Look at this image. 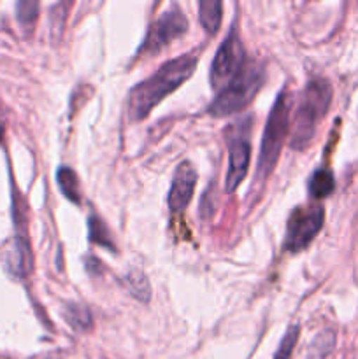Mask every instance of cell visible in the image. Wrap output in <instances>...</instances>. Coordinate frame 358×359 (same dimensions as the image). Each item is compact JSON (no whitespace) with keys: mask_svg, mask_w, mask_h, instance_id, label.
Segmentation results:
<instances>
[{"mask_svg":"<svg viewBox=\"0 0 358 359\" xmlns=\"http://www.w3.org/2000/svg\"><path fill=\"white\" fill-rule=\"evenodd\" d=\"M199 56L188 53L179 58L164 63L157 72L146 81L132 88L128 95V116L132 121L146 118L165 97L174 93L185 81L195 72Z\"/></svg>","mask_w":358,"mask_h":359,"instance_id":"1","label":"cell"},{"mask_svg":"<svg viewBox=\"0 0 358 359\" xmlns=\"http://www.w3.org/2000/svg\"><path fill=\"white\" fill-rule=\"evenodd\" d=\"M332 86L325 77H312L302 93L295 116L291 118V147L305 149L314 137L316 128L332 104Z\"/></svg>","mask_w":358,"mask_h":359,"instance_id":"2","label":"cell"},{"mask_svg":"<svg viewBox=\"0 0 358 359\" xmlns=\"http://www.w3.org/2000/svg\"><path fill=\"white\" fill-rule=\"evenodd\" d=\"M291 105H293V93H290L288 88H283V91L276 97V102L267 118L262 147H260L258 167H256V182L265 181L279 160L284 140L290 133Z\"/></svg>","mask_w":358,"mask_h":359,"instance_id":"3","label":"cell"},{"mask_svg":"<svg viewBox=\"0 0 358 359\" xmlns=\"http://www.w3.org/2000/svg\"><path fill=\"white\" fill-rule=\"evenodd\" d=\"M263 84V69L260 63L253 60H246L234 79L218 93L213 104L209 105V114L221 118L230 116L234 112H241L248 107L255 95L258 93Z\"/></svg>","mask_w":358,"mask_h":359,"instance_id":"4","label":"cell"},{"mask_svg":"<svg viewBox=\"0 0 358 359\" xmlns=\"http://www.w3.org/2000/svg\"><path fill=\"white\" fill-rule=\"evenodd\" d=\"M325 223V210L321 205L297 207L288 217L284 249L291 255L304 251Z\"/></svg>","mask_w":358,"mask_h":359,"instance_id":"5","label":"cell"},{"mask_svg":"<svg viewBox=\"0 0 358 359\" xmlns=\"http://www.w3.org/2000/svg\"><path fill=\"white\" fill-rule=\"evenodd\" d=\"M244 62V46H242L237 27L234 25L230 34L227 35L223 44L218 48L216 55H214L213 65H211V86L214 90H218V88L223 90L234 79L235 74L241 70Z\"/></svg>","mask_w":358,"mask_h":359,"instance_id":"6","label":"cell"},{"mask_svg":"<svg viewBox=\"0 0 358 359\" xmlns=\"http://www.w3.org/2000/svg\"><path fill=\"white\" fill-rule=\"evenodd\" d=\"M186 30H188V20L183 14V11L179 7H171L151 25L139 53L140 55H144V53L157 55L158 51H161L172 41L183 37Z\"/></svg>","mask_w":358,"mask_h":359,"instance_id":"7","label":"cell"},{"mask_svg":"<svg viewBox=\"0 0 358 359\" xmlns=\"http://www.w3.org/2000/svg\"><path fill=\"white\" fill-rule=\"evenodd\" d=\"M197 184V170L190 161H183L175 170L172 179L171 191H168V207L172 212H183L192 202L193 191Z\"/></svg>","mask_w":358,"mask_h":359,"instance_id":"8","label":"cell"},{"mask_svg":"<svg viewBox=\"0 0 358 359\" xmlns=\"http://www.w3.org/2000/svg\"><path fill=\"white\" fill-rule=\"evenodd\" d=\"M249 154H251V147L246 139L235 137L228 142V172L227 184H225L228 193L235 191L248 174Z\"/></svg>","mask_w":358,"mask_h":359,"instance_id":"9","label":"cell"},{"mask_svg":"<svg viewBox=\"0 0 358 359\" xmlns=\"http://www.w3.org/2000/svg\"><path fill=\"white\" fill-rule=\"evenodd\" d=\"M56 181H58L60 191L63 193L67 200L72 203H81V188H79V179L77 174L69 167H60L56 172Z\"/></svg>","mask_w":358,"mask_h":359,"instance_id":"10","label":"cell"},{"mask_svg":"<svg viewBox=\"0 0 358 359\" xmlns=\"http://www.w3.org/2000/svg\"><path fill=\"white\" fill-rule=\"evenodd\" d=\"M199 16L204 30L207 34L214 35L220 28L221 16H223V4L221 2H200L199 4Z\"/></svg>","mask_w":358,"mask_h":359,"instance_id":"11","label":"cell"},{"mask_svg":"<svg viewBox=\"0 0 358 359\" xmlns=\"http://www.w3.org/2000/svg\"><path fill=\"white\" fill-rule=\"evenodd\" d=\"M336 188L333 174L329 168H318L309 179V195L312 198H326Z\"/></svg>","mask_w":358,"mask_h":359,"instance_id":"12","label":"cell"},{"mask_svg":"<svg viewBox=\"0 0 358 359\" xmlns=\"http://www.w3.org/2000/svg\"><path fill=\"white\" fill-rule=\"evenodd\" d=\"M88 235H90V242L114 251V244H112L109 228L105 226L104 221L98 219L97 216H90V219H88Z\"/></svg>","mask_w":358,"mask_h":359,"instance_id":"13","label":"cell"},{"mask_svg":"<svg viewBox=\"0 0 358 359\" xmlns=\"http://www.w3.org/2000/svg\"><path fill=\"white\" fill-rule=\"evenodd\" d=\"M65 318L69 325L77 332H86L91 328V316L84 307L76 304H69L65 307Z\"/></svg>","mask_w":358,"mask_h":359,"instance_id":"14","label":"cell"},{"mask_svg":"<svg viewBox=\"0 0 358 359\" xmlns=\"http://www.w3.org/2000/svg\"><path fill=\"white\" fill-rule=\"evenodd\" d=\"M298 340V326H291L286 333H284L283 340H281L279 347H277V353L274 359H290L293 354L295 346H297Z\"/></svg>","mask_w":358,"mask_h":359,"instance_id":"15","label":"cell"},{"mask_svg":"<svg viewBox=\"0 0 358 359\" xmlns=\"http://www.w3.org/2000/svg\"><path fill=\"white\" fill-rule=\"evenodd\" d=\"M16 11H18V20H20V23L32 25L35 20H37L39 4L32 2V0H23V2H18Z\"/></svg>","mask_w":358,"mask_h":359,"instance_id":"16","label":"cell"},{"mask_svg":"<svg viewBox=\"0 0 358 359\" xmlns=\"http://www.w3.org/2000/svg\"><path fill=\"white\" fill-rule=\"evenodd\" d=\"M130 284H132V293L135 294V297L142 298V300H147V293H144V291L140 290V284H142V286H146L147 284V280L144 279V276L135 273V276H133V279L130 280Z\"/></svg>","mask_w":358,"mask_h":359,"instance_id":"17","label":"cell"},{"mask_svg":"<svg viewBox=\"0 0 358 359\" xmlns=\"http://www.w3.org/2000/svg\"><path fill=\"white\" fill-rule=\"evenodd\" d=\"M4 139V125H2V121H0V140Z\"/></svg>","mask_w":358,"mask_h":359,"instance_id":"18","label":"cell"}]
</instances>
